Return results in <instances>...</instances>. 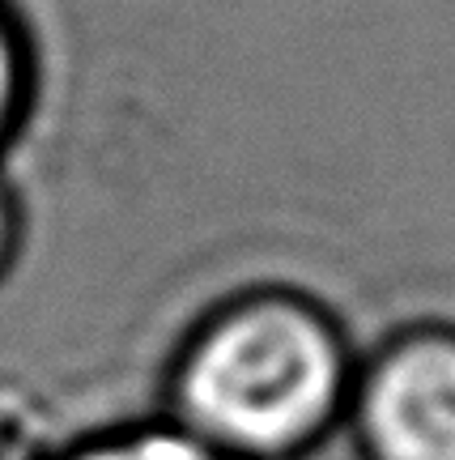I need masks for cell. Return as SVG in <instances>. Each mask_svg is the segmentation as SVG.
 Listing matches in <instances>:
<instances>
[{
    "label": "cell",
    "instance_id": "6da1fadb",
    "mask_svg": "<svg viewBox=\"0 0 455 460\" xmlns=\"http://www.w3.org/2000/svg\"><path fill=\"white\" fill-rule=\"evenodd\" d=\"M341 388L332 332L293 303H256L200 337L179 371L192 435L239 452H281L319 427Z\"/></svg>",
    "mask_w": 455,
    "mask_h": 460
},
{
    "label": "cell",
    "instance_id": "7a4b0ae2",
    "mask_svg": "<svg viewBox=\"0 0 455 460\" xmlns=\"http://www.w3.org/2000/svg\"><path fill=\"white\" fill-rule=\"evenodd\" d=\"M366 430L383 460H455V341L396 349L366 388Z\"/></svg>",
    "mask_w": 455,
    "mask_h": 460
},
{
    "label": "cell",
    "instance_id": "3957f363",
    "mask_svg": "<svg viewBox=\"0 0 455 460\" xmlns=\"http://www.w3.org/2000/svg\"><path fill=\"white\" fill-rule=\"evenodd\" d=\"M60 460H222L192 430H124L111 439H90Z\"/></svg>",
    "mask_w": 455,
    "mask_h": 460
},
{
    "label": "cell",
    "instance_id": "277c9868",
    "mask_svg": "<svg viewBox=\"0 0 455 460\" xmlns=\"http://www.w3.org/2000/svg\"><path fill=\"white\" fill-rule=\"evenodd\" d=\"M17 90H22V56H17L9 22L0 17V132H4L9 115L17 107Z\"/></svg>",
    "mask_w": 455,
    "mask_h": 460
},
{
    "label": "cell",
    "instance_id": "5b68a950",
    "mask_svg": "<svg viewBox=\"0 0 455 460\" xmlns=\"http://www.w3.org/2000/svg\"><path fill=\"white\" fill-rule=\"evenodd\" d=\"M4 252H9V200L0 192V261H4Z\"/></svg>",
    "mask_w": 455,
    "mask_h": 460
}]
</instances>
